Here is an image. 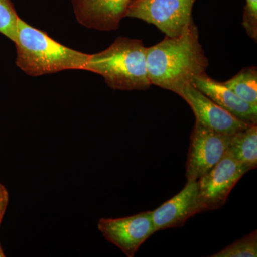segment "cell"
Masks as SVG:
<instances>
[{
  "label": "cell",
  "instance_id": "7a4b0ae2",
  "mask_svg": "<svg viewBox=\"0 0 257 257\" xmlns=\"http://www.w3.org/2000/svg\"><path fill=\"white\" fill-rule=\"evenodd\" d=\"M15 44L17 67L30 77L71 69L83 70L90 56L64 46L20 18Z\"/></svg>",
  "mask_w": 257,
  "mask_h": 257
},
{
  "label": "cell",
  "instance_id": "8992f818",
  "mask_svg": "<svg viewBox=\"0 0 257 257\" xmlns=\"http://www.w3.org/2000/svg\"><path fill=\"white\" fill-rule=\"evenodd\" d=\"M249 171L232 157L224 156L197 181L201 212L222 207L236 184Z\"/></svg>",
  "mask_w": 257,
  "mask_h": 257
},
{
  "label": "cell",
  "instance_id": "5bb4252c",
  "mask_svg": "<svg viewBox=\"0 0 257 257\" xmlns=\"http://www.w3.org/2000/svg\"><path fill=\"white\" fill-rule=\"evenodd\" d=\"M257 256V232L256 230L249 234L236 240L219 252L210 257H256Z\"/></svg>",
  "mask_w": 257,
  "mask_h": 257
},
{
  "label": "cell",
  "instance_id": "2e32d148",
  "mask_svg": "<svg viewBox=\"0 0 257 257\" xmlns=\"http://www.w3.org/2000/svg\"><path fill=\"white\" fill-rule=\"evenodd\" d=\"M242 25L248 36L257 40V0H246L243 13Z\"/></svg>",
  "mask_w": 257,
  "mask_h": 257
},
{
  "label": "cell",
  "instance_id": "ba28073f",
  "mask_svg": "<svg viewBox=\"0 0 257 257\" xmlns=\"http://www.w3.org/2000/svg\"><path fill=\"white\" fill-rule=\"evenodd\" d=\"M182 98L192 108L196 121L216 133L233 135L253 124L225 110L192 84L184 88Z\"/></svg>",
  "mask_w": 257,
  "mask_h": 257
},
{
  "label": "cell",
  "instance_id": "ac0fdd59",
  "mask_svg": "<svg viewBox=\"0 0 257 257\" xmlns=\"http://www.w3.org/2000/svg\"><path fill=\"white\" fill-rule=\"evenodd\" d=\"M5 256L4 252H3V248L1 247L0 245V257H4Z\"/></svg>",
  "mask_w": 257,
  "mask_h": 257
},
{
  "label": "cell",
  "instance_id": "277c9868",
  "mask_svg": "<svg viewBox=\"0 0 257 257\" xmlns=\"http://www.w3.org/2000/svg\"><path fill=\"white\" fill-rule=\"evenodd\" d=\"M197 0H133L126 18H136L155 25L166 37L179 36L193 21Z\"/></svg>",
  "mask_w": 257,
  "mask_h": 257
},
{
  "label": "cell",
  "instance_id": "7c38bea8",
  "mask_svg": "<svg viewBox=\"0 0 257 257\" xmlns=\"http://www.w3.org/2000/svg\"><path fill=\"white\" fill-rule=\"evenodd\" d=\"M248 170L257 167V124L231 135L229 148L226 152Z\"/></svg>",
  "mask_w": 257,
  "mask_h": 257
},
{
  "label": "cell",
  "instance_id": "e0dca14e",
  "mask_svg": "<svg viewBox=\"0 0 257 257\" xmlns=\"http://www.w3.org/2000/svg\"><path fill=\"white\" fill-rule=\"evenodd\" d=\"M9 202V194L3 184L0 183V224Z\"/></svg>",
  "mask_w": 257,
  "mask_h": 257
},
{
  "label": "cell",
  "instance_id": "d6986e66",
  "mask_svg": "<svg viewBox=\"0 0 257 257\" xmlns=\"http://www.w3.org/2000/svg\"></svg>",
  "mask_w": 257,
  "mask_h": 257
},
{
  "label": "cell",
  "instance_id": "8fae6325",
  "mask_svg": "<svg viewBox=\"0 0 257 257\" xmlns=\"http://www.w3.org/2000/svg\"><path fill=\"white\" fill-rule=\"evenodd\" d=\"M192 84L236 117L249 124H257V107L242 100L224 83L211 79L205 73L194 78Z\"/></svg>",
  "mask_w": 257,
  "mask_h": 257
},
{
  "label": "cell",
  "instance_id": "9a60e30c",
  "mask_svg": "<svg viewBox=\"0 0 257 257\" xmlns=\"http://www.w3.org/2000/svg\"><path fill=\"white\" fill-rule=\"evenodd\" d=\"M19 18L11 0H0V33L14 43Z\"/></svg>",
  "mask_w": 257,
  "mask_h": 257
},
{
  "label": "cell",
  "instance_id": "9c48e42d",
  "mask_svg": "<svg viewBox=\"0 0 257 257\" xmlns=\"http://www.w3.org/2000/svg\"><path fill=\"white\" fill-rule=\"evenodd\" d=\"M133 0H72L76 20L84 28L115 31Z\"/></svg>",
  "mask_w": 257,
  "mask_h": 257
},
{
  "label": "cell",
  "instance_id": "5b68a950",
  "mask_svg": "<svg viewBox=\"0 0 257 257\" xmlns=\"http://www.w3.org/2000/svg\"><path fill=\"white\" fill-rule=\"evenodd\" d=\"M231 135L216 133L196 121L186 163L187 181H198L223 158Z\"/></svg>",
  "mask_w": 257,
  "mask_h": 257
},
{
  "label": "cell",
  "instance_id": "3957f363",
  "mask_svg": "<svg viewBox=\"0 0 257 257\" xmlns=\"http://www.w3.org/2000/svg\"><path fill=\"white\" fill-rule=\"evenodd\" d=\"M146 50L142 40L119 37L105 50L90 55L83 70L101 76L114 90H146L152 86Z\"/></svg>",
  "mask_w": 257,
  "mask_h": 257
},
{
  "label": "cell",
  "instance_id": "52a82bcc",
  "mask_svg": "<svg viewBox=\"0 0 257 257\" xmlns=\"http://www.w3.org/2000/svg\"><path fill=\"white\" fill-rule=\"evenodd\" d=\"M97 227L108 241L128 257L135 256L143 243L156 232L152 211L116 219L101 218Z\"/></svg>",
  "mask_w": 257,
  "mask_h": 257
},
{
  "label": "cell",
  "instance_id": "4fadbf2b",
  "mask_svg": "<svg viewBox=\"0 0 257 257\" xmlns=\"http://www.w3.org/2000/svg\"><path fill=\"white\" fill-rule=\"evenodd\" d=\"M242 100L257 107V69L256 67L241 69L232 78L223 82Z\"/></svg>",
  "mask_w": 257,
  "mask_h": 257
},
{
  "label": "cell",
  "instance_id": "6da1fadb",
  "mask_svg": "<svg viewBox=\"0 0 257 257\" xmlns=\"http://www.w3.org/2000/svg\"><path fill=\"white\" fill-rule=\"evenodd\" d=\"M146 62L152 85L182 97L184 88L205 74L209 67L194 21L179 36L166 37L157 45L147 47Z\"/></svg>",
  "mask_w": 257,
  "mask_h": 257
},
{
  "label": "cell",
  "instance_id": "30bf717a",
  "mask_svg": "<svg viewBox=\"0 0 257 257\" xmlns=\"http://www.w3.org/2000/svg\"><path fill=\"white\" fill-rule=\"evenodd\" d=\"M198 213H201L199 184L197 181H187L177 195L152 211L155 231L180 227Z\"/></svg>",
  "mask_w": 257,
  "mask_h": 257
}]
</instances>
